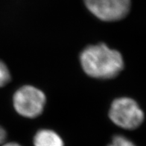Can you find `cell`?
<instances>
[{"label": "cell", "instance_id": "ba28073f", "mask_svg": "<svg viewBox=\"0 0 146 146\" xmlns=\"http://www.w3.org/2000/svg\"><path fill=\"white\" fill-rule=\"evenodd\" d=\"M7 133H6L5 130L2 128V126H0V145L3 144L4 142L5 141Z\"/></svg>", "mask_w": 146, "mask_h": 146}, {"label": "cell", "instance_id": "52a82bcc", "mask_svg": "<svg viewBox=\"0 0 146 146\" xmlns=\"http://www.w3.org/2000/svg\"><path fill=\"white\" fill-rule=\"evenodd\" d=\"M107 146H137L134 143L128 138L122 135H117L113 137V139Z\"/></svg>", "mask_w": 146, "mask_h": 146}, {"label": "cell", "instance_id": "3957f363", "mask_svg": "<svg viewBox=\"0 0 146 146\" xmlns=\"http://www.w3.org/2000/svg\"><path fill=\"white\" fill-rule=\"evenodd\" d=\"M46 97L43 91L32 85H24L14 93L13 104L15 111L22 117L36 118L43 113Z\"/></svg>", "mask_w": 146, "mask_h": 146}, {"label": "cell", "instance_id": "6da1fadb", "mask_svg": "<svg viewBox=\"0 0 146 146\" xmlns=\"http://www.w3.org/2000/svg\"><path fill=\"white\" fill-rule=\"evenodd\" d=\"M80 62L88 76L100 80L116 77L124 68L122 54L104 43L84 48L80 54Z\"/></svg>", "mask_w": 146, "mask_h": 146}, {"label": "cell", "instance_id": "9c48e42d", "mask_svg": "<svg viewBox=\"0 0 146 146\" xmlns=\"http://www.w3.org/2000/svg\"><path fill=\"white\" fill-rule=\"evenodd\" d=\"M2 146H22L20 144L17 143H5V144H2Z\"/></svg>", "mask_w": 146, "mask_h": 146}, {"label": "cell", "instance_id": "5b68a950", "mask_svg": "<svg viewBox=\"0 0 146 146\" xmlns=\"http://www.w3.org/2000/svg\"><path fill=\"white\" fill-rule=\"evenodd\" d=\"M33 142L34 146H64L61 137L49 129H42L37 131Z\"/></svg>", "mask_w": 146, "mask_h": 146}, {"label": "cell", "instance_id": "7a4b0ae2", "mask_svg": "<svg viewBox=\"0 0 146 146\" xmlns=\"http://www.w3.org/2000/svg\"><path fill=\"white\" fill-rule=\"evenodd\" d=\"M110 120L120 128L133 130L142 125L144 113L135 100L128 97L116 99L109 111Z\"/></svg>", "mask_w": 146, "mask_h": 146}, {"label": "cell", "instance_id": "8992f818", "mask_svg": "<svg viewBox=\"0 0 146 146\" xmlns=\"http://www.w3.org/2000/svg\"><path fill=\"white\" fill-rule=\"evenodd\" d=\"M11 80V74L7 65L0 60V88L7 85Z\"/></svg>", "mask_w": 146, "mask_h": 146}, {"label": "cell", "instance_id": "277c9868", "mask_svg": "<svg viewBox=\"0 0 146 146\" xmlns=\"http://www.w3.org/2000/svg\"><path fill=\"white\" fill-rule=\"evenodd\" d=\"M84 2L95 17L105 22L124 18L131 6V0H84Z\"/></svg>", "mask_w": 146, "mask_h": 146}]
</instances>
